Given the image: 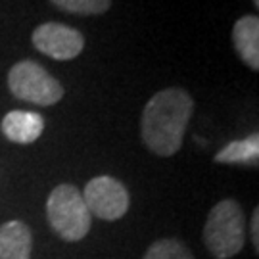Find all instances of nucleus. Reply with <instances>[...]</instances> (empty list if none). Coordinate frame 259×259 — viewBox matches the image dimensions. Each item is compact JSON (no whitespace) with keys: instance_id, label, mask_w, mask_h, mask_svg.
<instances>
[{"instance_id":"nucleus-4","label":"nucleus","mask_w":259,"mask_h":259,"mask_svg":"<svg viewBox=\"0 0 259 259\" xmlns=\"http://www.w3.org/2000/svg\"><path fill=\"white\" fill-rule=\"evenodd\" d=\"M8 87L16 98L37 106H52L64 96L60 81L33 60L18 62L10 69Z\"/></svg>"},{"instance_id":"nucleus-10","label":"nucleus","mask_w":259,"mask_h":259,"mask_svg":"<svg viewBox=\"0 0 259 259\" xmlns=\"http://www.w3.org/2000/svg\"><path fill=\"white\" fill-rule=\"evenodd\" d=\"M259 157V137L253 133L242 140H234L215 156L217 163H257Z\"/></svg>"},{"instance_id":"nucleus-11","label":"nucleus","mask_w":259,"mask_h":259,"mask_svg":"<svg viewBox=\"0 0 259 259\" xmlns=\"http://www.w3.org/2000/svg\"><path fill=\"white\" fill-rule=\"evenodd\" d=\"M52 4L75 16H102L111 6V0H52Z\"/></svg>"},{"instance_id":"nucleus-6","label":"nucleus","mask_w":259,"mask_h":259,"mask_svg":"<svg viewBox=\"0 0 259 259\" xmlns=\"http://www.w3.org/2000/svg\"><path fill=\"white\" fill-rule=\"evenodd\" d=\"M33 47L45 56H50L52 60L65 62L83 52L84 37L69 25L48 21L33 31Z\"/></svg>"},{"instance_id":"nucleus-13","label":"nucleus","mask_w":259,"mask_h":259,"mask_svg":"<svg viewBox=\"0 0 259 259\" xmlns=\"http://www.w3.org/2000/svg\"><path fill=\"white\" fill-rule=\"evenodd\" d=\"M259 227V213L255 211L253 213V217H251V238H253V248L257 250L259 248V234H257V229Z\"/></svg>"},{"instance_id":"nucleus-7","label":"nucleus","mask_w":259,"mask_h":259,"mask_svg":"<svg viewBox=\"0 0 259 259\" xmlns=\"http://www.w3.org/2000/svg\"><path fill=\"white\" fill-rule=\"evenodd\" d=\"M0 129L4 137L18 144H31L42 135L45 131V119L37 111L14 110L4 115L0 123Z\"/></svg>"},{"instance_id":"nucleus-2","label":"nucleus","mask_w":259,"mask_h":259,"mask_svg":"<svg viewBox=\"0 0 259 259\" xmlns=\"http://www.w3.org/2000/svg\"><path fill=\"white\" fill-rule=\"evenodd\" d=\"M50 227L67 242H77L91 231L93 215L84 204L83 194L73 185H60L50 192L47 202Z\"/></svg>"},{"instance_id":"nucleus-12","label":"nucleus","mask_w":259,"mask_h":259,"mask_svg":"<svg viewBox=\"0 0 259 259\" xmlns=\"http://www.w3.org/2000/svg\"><path fill=\"white\" fill-rule=\"evenodd\" d=\"M144 259H194L192 253L177 240H159L148 248Z\"/></svg>"},{"instance_id":"nucleus-14","label":"nucleus","mask_w":259,"mask_h":259,"mask_svg":"<svg viewBox=\"0 0 259 259\" xmlns=\"http://www.w3.org/2000/svg\"><path fill=\"white\" fill-rule=\"evenodd\" d=\"M253 4H255V6H259V0H253Z\"/></svg>"},{"instance_id":"nucleus-3","label":"nucleus","mask_w":259,"mask_h":259,"mask_svg":"<svg viewBox=\"0 0 259 259\" xmlns=\"http://www.w3.org/2000/svg\"><path fill=\"white\" fill-rule=\"evenodd\" d=\"M246 225L240 205L234 200H223L213 207L204 227L207 250L217 259L234 257L244 248Z\"/></svg>"},{"instance_id":"nucleus-5","label":"nucleus","mask_w":259,"mask_h":259,"mask_svg":"<svg viewBox=\"0 0 259 259\" xmlns=\"http://www.w3.org/2000/svg\"><path fill=\"white\" fill-rule=\"evenodd\" d=\"M83 200L91 215L106 221H115L129 209V192L119 181L111 177H96L83 192Z\"/></svg>"},{"instance_id":"nucleus-1","label":"nucleus","mask_w":259,"mask_h":259,"mask_svg":"<svg viewBox=\"0 0 259 259\" xmlns=\"http://www.w3.org/2000/svg\"><path fill=\"white\" fill-rule=\"evenodd\" d=\"M194 110L190 94L183 89H165L150 98L142 111V140L156 156L169 157L183 146Z\"/></svg>"},{"instance_id":"nucleus-9","label":"nucleus","mask_w":259,"mask_h":259,"mask_svg":"<svg viewBox=\"0 0 259 259\" xmlns=\"http://www.w3.org/2000/svg\"><path fill=\"white\" fill-rule=\"evenodd\" d=\"M31 231L21 221L0 227V259H31Z\"/></svg>"},{"instance_id":"nucleus-8","label":"nucleus","mask_w":259,"mask_h":259,"mask_svg":"<svg viewBox=\"0 0 259 259\" xmlns=\"http://www.w3.org/2000/svg\"><path fill=\"white\" fill-rule=\"evenodd\" d=\"M232 45L238 52L242 62L259 69V18L257 16H244L232 27Z\"/></svg>"}]
</instances>
